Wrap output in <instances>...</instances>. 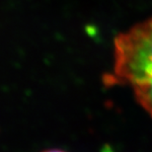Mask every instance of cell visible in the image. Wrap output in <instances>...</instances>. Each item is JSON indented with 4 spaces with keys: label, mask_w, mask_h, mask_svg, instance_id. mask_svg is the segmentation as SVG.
Returning a JSON list of instances; mask_svg holds the SVG:
<instances>
[{
    "label": "cell",
    "mask_w": 152,
    "mask_h": 152,
    "mask_svg": "<svg viewBox=\"0 0 152 152\" xmlns=\"http://www.w3.org/2000/svg\"><path fill=\"white\" fill-rule=\"evenodd\" d=\"M107 82L130 87L136 102L152 117V17L115 37Z\"/></svg>",
    "instance_id": "cell-1"
},
{
    "label": "cell",
    "mask_w": 152,
    "mask_h": 152,
    "mask_svg": "<svg viewBox=\"0 0 152 152\" xmlns=\"http://www.w3.org/2000/svg\"><path fill=\"white\" fill-rule=\"evenodd\" d=\"M42 152H66L62 149H58V148H51V149H47V150H44Z\"/></svg>",
    "instance_id": "cell-2"
}]
</instances>
